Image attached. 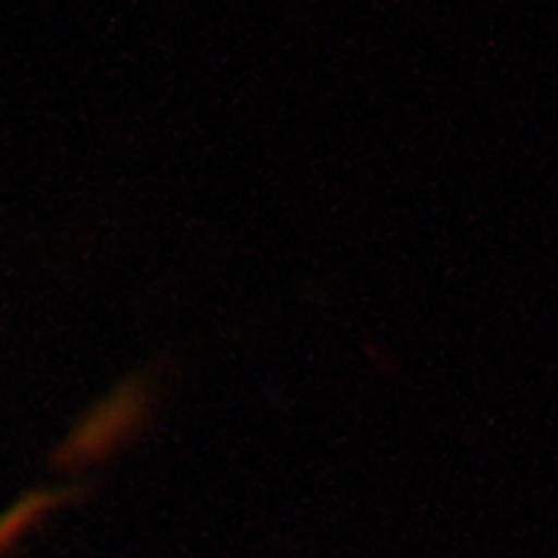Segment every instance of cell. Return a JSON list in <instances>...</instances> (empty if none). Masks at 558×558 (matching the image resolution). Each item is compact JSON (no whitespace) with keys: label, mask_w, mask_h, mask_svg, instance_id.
I'll list each match as a JSON object with an SVG mask.
<instances>
[{"label":"cell","mask_w":558,"mask_h":558,"mask_svg":"<svg viewBox=\"0 0 558 558\" xmlns=\"http://www.w3.org/2000/svg\"><path fill=\"white\" fill-rule=\"evenodd\" d=\"M57 502H60V494H32L28 499H22L20 506H13V509L0 519V556L10 549L28 527H35Z\"/></svg>","instance_id":"cell-1"}]
</instances>
